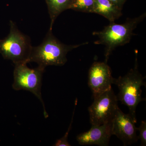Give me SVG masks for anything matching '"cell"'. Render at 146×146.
<instances>
[{
	"label": "cell",
	"instance_id": "52a82bcc",
	"mask_svg": "<svg viewBox=\"0 0 146 146\" xmlns=\"http://www.w3.org/2000/svg\"><path fill=\"white\" fill-rule=\"evenodd\" d=\"M114 78L107 63L94 62L89 69L88 75V85L93 97L111 89Z\"/></svg>",
	"mask_w": 146,
	"mask_h": 146
},
{
	"label": "cell",
	"instance_id": "5bb4252c",
	"mask_svg": "<svg viewBox=\"0 0 146 146\" xmlns=\"http://www.w3.org/2000/svg\"><path fill=\"white\" fill-rule=\"evenodd\" d=\"M137 130L139 131L138 139H140L141 146L146 145V122L145 121H142L141 125L137 128Z\"/></svg>",
	"mask_w": 146,
	"mask_h": 146
},
{
	"label": "cell",
	"instance_id": "7c38bea8",
	"mask_svg": "<svg viewBox=\"0 0 146 146\" xmlns=\"http://www.w3.org/2000/svg\"><path fill=\"white\" fill-rule=\"evenodd\" d=\"M94 0H73L70 9L84 13H94Z\"/></svg>",
	"mask_w": 146,
	"mask_h": 146
},
{
	"label": "cell",
	"instance_id": "4fadbf2b",
	"mask_svg": "<svg viewBox=\"0 0 146 146\" xmlns=\"http://www.w3.org/2000/svg\"><path fill=\"white\" fill-rule=\"evenodd\" d=\"M77 100H76L75 105L74 108V112H73V115L72 118V121H71L69 127L68 128V131H66V133H65V135L63 136L62 138L58 139L56 142L53 145L54 146H70L71 145L68 143V135L70 133V131L72 128V123H73V117H74V111L75 110V108L77 105Z\"/></svg>",
	"mask_w": 146,
	"mask_h": 146
},
{
	"label": "cell",
	"instance_id": "277c9868",
	"mask_svg": "<svg viewBox=\"0 0 146 146\" xmlns=\"http://www.w3.org/2000/svg\"><path fill=\"white\" fill-rule=\"evenodd\" d=\"M10 27L8 35L0 40V53L14 64L28 63L33 47L29 37L20 31L13 21H10Z\"/></svg>",
	"mask_w": 146,
	"mask_h": 146
},
{
	"label": "cell",
	"instance_id": "3957f363",
	"mask_svg": "<svg viewBox=\"0 0 146 146\" xmlns=\"http://www.w3.org/2000/svg\"><path fill=\"white\" fill-rule=\"evenodd\" d=\"M145 77L143 76L138 69L137 56L134 68L131 69L123 76L114 78L113 84L117 86L119 93L117 97L123 104L126 106L129 110V114L135 122L136 107L141 102L145 100L142 98V91L141 88L145 86L144 80Z\"/></svg>",
	"mask_w": 146,
	"mask_h": 146
},
{
	"label": "cell",
	"instance_id": "8992f818",
	"mask_svg": "<svg viewBox=\"0 0 146 146\" xmlns=\"http://www.w3.org/2000/svg\"><path fill=\"white\" fill-rule=\"evenodd\" d=\"M94 98V102L88 108L91 124L111 123L119 108L117 97L112 88Z\"/></svg>",
	"mask_w": 146,
	"mask_h": 146
},
{
	"label": "cell",
	"instance_id": "7a4b0ae2",
	"mask_svg": "<svg viewBox=\"0 0 146 146\" xmlns=\"http://www.w3.org/2000/svg\"><path fill=\"white\" fill-rule=\"evenodd\" d=\"M146 16L145 13L136 18H127L125 23L123 24L110 22L101 31L93 33V34L98 38L94 44L103 45L105 46V62L107 63L110 56L116 48L129 43L131 37L135 35L133 31L138 24L143 21Z\"/></svg>",
	"mask_w": 146,
	"mask_h": 146
},
{
	"label": "cell",
	"instance_id": "8fae6325",
	"mask_svg": "<svg viewBox=\"0 0 146 146\" xmlns=\"http://www.w3.org/2000/svg\"><path fill=\"white\" fill-rule=\"evenodd\" d=\"M73 0H46L50 18V29H52L55 21L65 10L70 9Z\"/></svg>",
	"mask_w": 146,
	"mask_h": 146
},
{
	"label": "cell",
	"instance_id": "9a60e30c",
	"mask_svg": "<svg viewBox=\"0 0 146 146\" xmlns=\"http://www.w3.org/2000/svg\"><path fill=\"white\" fill-rule=\"evenodd\" d=\"M110 1L117 5L118 6L122 8L123 5L127 0H110Z\"/></svg>",
	"mask_w": 146,
	"mask_h": 146
},
{
	"label": "cell",
	"instance_id": "30bf717a",
	"mask_svg": "<svg viewBox=\"0 0 146 146\" xmlns=\"http://www.w3.org/2000/svg\"><path fill=\"white\" fill-rule=\"evenodd\" d=\"M94 13L107 18L110 22H114L122 15V8L110 0H94Z\"/></svg>",
	"mask_w": 146,
	"mask_h": 146
},
{
	"label": "cell",
	"instance_id": "6da1fadb",
	"mask_svg": "<svg viewBox=\"0 0 146 146\" xmlns=\"http://www.w3.org/2000/svg\"><path fill=\"white\" fill-rule=\"evenodd\" d=\"M87 44L88 42L78 45L65 44L53 35L52 29L50 28L42 44L33 46L28 63L35 62L44 68L49 65L63 66L67 62L69 52Z\"/></svg>",
	"mask_w": 146,
	"mask_h": 146
},
{
	"label": "cell",
	"instance_id": "ba28073f",
	"mask_svg": "<svg viewBox=\"0 0 146 146\" xmlns=\"http://www.w3.org/2000/svg\"><path fill=\"white\" fill-rule=\"evenodd\" d=\"M136 123L129 114H125L118 108L111 121L112 135L117 136L124 146L136 143L139 139Z\"/></svg>",
	"mask_w": 146,
	"mask_h": 146
},
{
	"label": "cell",
	"instance_id": "9c48e42d",
	"mask_svg": "<svg viewBox=\"0 0 146 146\" xmlns=\"http://www.w3.org/2000/svg\"><path fill=\"white\" fill-rule=\"evenodd\" d=\"M112 135L111 122L101 125H92L90 130L78 135L76 140L82 145L106 146L109 145Z\"/></svg>",
	"mask_w": 146,
	"mask_h": 146
},
{
	"label": "cell",
	"instance_id": "5b68a950",
	"mask_svg": "<svg viewBox=\"0 0 146 146\" xmlns=\"http://www.w3.org/2000/svg\"><path fill=\"white\" fill-rule=\"evenodd\" d=\"M45 69L39 66L31 69L28 67L26 63L15 64L12 87L16 91L26 90L34 94L43 105L44 116L47 118L48 114L45 109L41 93L42 76Z\"/></svg>",
	"mask_w": 146,
	"mask_h": 146
}]
</instances>
